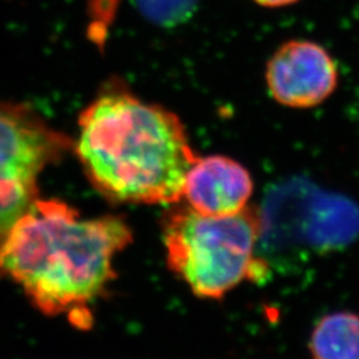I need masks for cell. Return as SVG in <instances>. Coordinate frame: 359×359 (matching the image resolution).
Wrapping results in <instances>:
<instances>
[{
  "label": "cell",
  "instance_id": "cell-1",
  "mask_svg": "<svg viewBox=\"0 0 359 359\" xmlns=\"http://www.w3.org/2000/svg\"><path fill=\"white\" fill-rule=\"evenodd\" d=\"M130 243L121 217L81 218L65 201L39 198L0 245V278L19 285L41 314L87 327L90 305L115 280V257Z\"/></svg>",
  "mask_w": 359,
  "mask_h": 359
},
{
  "label": "cell",
  "instance_id": "cell-6",
  "mask_svg": "<svg viewBox=\"0 0 359 359\" xmlns=\"http://www.w3.org/2000/svg\"><path fill=\"white\" fill-rule=\"evenodd\" d=\"M255 191L250 172L226 156L198 157L191 168L182 198L193 210L206 216L240 213Z\"/></svg>",
  "mask_w": 359,
  "mask_h": 359
},
{
  "label": "cell",
  "instance_id": "cell-3",
  "mask_svg": "<svg viewBox=\"0 0 359 359\" xmlns=\"http://www.w3.org/2000/svg\"><path fill=\"white\" fill-rule=\"evenodd\" d=\"M262 216L246 206L231 216H206L189 206L173 209L163 222L169 270L205 299H221L238 285L261 278L256 257Z\"/></svg>",
  "mask_w": 359,
  "mask_h": 359
},
{
  "label": "cell",
  "instance_id": "cell-4",
  "mask_svg": "<svg viewBox=\"0 0 359 359\" xmlns=\"http://www.w3.org/2000/svg\"><path fill=\"white\" fill-rule=\"evenodd\" d=\"M71 148L29 105L0 104V245L40 198V175Z\"/></svg>",
  "mask_w": 359,
  "mask_h": 359
},
{
  "label": "cell",
  "instance_id": "cell-5",
  "mask_svg": "<svg viewBox=\"0 0 359 359\" xmlns=\"http://www.w3.org/2000/svg\"><path fill=\"white\" fill-rule=\"evenodd\" d=\"M338 67L325 47L289 40L270 56L265 80L270 96L283 107L309 109L326 102L338 87Z\"/></svg>",
  "mask_w": 359,
  "mask_h": 359
},
{
  "label": "cell",
  "instance_id": "cell-7",
  "mask_svg": "<svg viewBox=\"0 0 359 359\" xmlns=\"http://www.w3.org/2000/svg\"><path fill=\"white\" fill-rule=\"evenodd\" d=\"M309 350L314 358L359 359V316L335 311L322 317L310 334Z\"/></svg>",
  "mask_w": 359,
  "mask_h": 359
},
{
  "label": "cell",
  "instance_id": "cell-9",
  "mask_svg": "<svg viewBox=\"0 0 359 359\" xmlns=\"http://www.w3.org/2000/svg\"><path fill=\"white\" fill-rule=\"evenodd\" d=\"M257 6L264 8H283L298 3L299 0H253Z\"/></svg>",
  "mask_w": 359,
  "mask_h": 359
},
{
  "label": "cell",
  "instance_id": "cell-2",
  "mask_svg": "<svg viewBox=\"0 0 359 359\" xmlns=\"http://www.w3.org/2000/svg\"><path fill=\"white\" fill-rule=\"evenodd\" d=\"M74 149L92 185L114 203L182 200L197 161L179 116L112 86L79 117Z\"/></svg>",
  "mask_w": 359,
  "mask_h": 359
},
{
  "label": "cell",
  "instance_id": "cell-8",
  "mask_svg": "<svg viewBox=\"0 0 359 359\" xmlns=\"http://www.w3.org/2000/svg\"><path fill=\"white\" fill-rule=\"evenodd\" d=\"M142 16L154 26L173 28L192 18L200 0H135Z\"/></svg>",
  "mask_w": 359,
  "mask_h": 359
}]
</instances>
